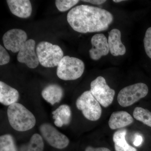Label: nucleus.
Segmentation results:
<instances>
[{
  "instance_id": "nucleus-28",
  "label": "nucleus",
  "mask_w": 151,
  "mask_h": 151,
  "mask_svg": "<svg viewBox=\"0 0 151 151\" xmlns=\"http://www.w3.org/2000/svg\"><path fill=\"white\" fill-rule=\"evenodd\" d=\"M124 1V0H113V1L115 3H120Z\"/></svg>"
},
{
  "instance_id": "nucleus-2",
  "label": "nucleus",
  "mask_w": 151,
  "mask_h": 151,
  "mask_svg": "<svg viewBox=\"0 0 151 151\" xmlns=\"http://www.w3.org/2000/svg\"><path fill=\"white\" fill-rule=\"evenodd\" d=\"M7 114L11 127L17 132H26L32 129L36 125L35 116L20 103H14L9 106Z\"/></svg>"
},
{
  "instance_id": "nucleus-26",
  "label": "nucleus",
  "mask_w": 151,
  "mask_h": 151,
  "mask_svg": "<svg viewBox=\"0 0 151 151\" xmlns=\"http://www.w3.org/2000/svg\"><path fill=\"white\" fill-rule=\"evenodd\" d=\"M143 142V138L140 135H136L135 137L134 141V145L136 147L141 145Z\"/></svg>"
},
{
  "instance_id": "nucleus-4",
  "label": "nucleus",
  "mask_w": 151,
  "mask_h": 151,
  "mask_svg": "<svg viewBox=\"0 0 151 151\" xmlns=\"http://www.w3.org/2000/svg\"><path fill=\"white\" fill-rule=\"evenodd\" d=\"M36 52L40 63L44 67L57 66L63 57V51L60 47L47 41L40 42Z\"/></svg>"
},
{
  "instance_id": "nucleus-5",
  "label": "nucleus",
  "mask_w": 151,
  "mask_h": 151,
  "mask_svg": "<svg viewBox=\"0 0 151 151\" xmlns=\"http://www.w3.org/2000/svg\"><path fill=\"white\" fill-rule=\"evenodd\" d=\"M76 105L77 109L82 112L84 117L89 121H97L102 116L101 105L90 90L85 91L78 97Z\"/></svg>"
},
{
  "instance_id": "nucleus-18",
  "label": "nucleus",
  "mask_w": 151,
  "mask_h": 151,
  "mask_svg": "<svg viewBox=\"0 0 151 151\" xmlns=\"http://www.w3.org/2000/svg\"><path fill=\"white\" fill-rule=\"evenodd\" d=\"M127 130L121 129L115 132L113 135V141L116 151H137V149L130 145L126 139Z\"/></svg>"
},
{
  "instance_id": "nucleus-16",
  "label": "nucleus",
  "mask_w": 151,
  "mask_h": 151,
  "mask_svg": "<svg viewBox=\"0 0 151 151\" xmlns=\"http://www.w3.org/2000/svg\"><path fill=\"white\" fill-rule=\"evenodd\" d=\"M42 98L52 105L59 103L63 95V90L60 85L50 84L44 88L41 92Z\"/></svg>"
},
{
  "instance_id": "nucleus-13",
  "label": "nucleus",
  "mask_w": 151,
  "mask_h": 151,
  "mask_svg": "<svg viewBox=\"0 0 151 151\" xmlns=\"http://www.w3.org/2000/svg\"><path fill=\"white\" fill-rule=\"evenodd\" d=\"M122 33L117 29H113L108 32V43L111 54L113 56L123 55L126 53V48L122 41Z\"/></svg>"
},
{
  "instance_id": "nucleus-12",
  "label": "nucleus",
  "mask_w": 151,
  "mask_h": 151,
  "mask_svg": "<svg viewBox=\"0 0 151 151\" xmlns=\"http://www.w3.org/2000/svg\"><path fill=\"white\" fill-rule=\"evenodd\" d=\"M6 2L14 15L21 18H27L31 15L32 6L29 0H7Z\"/></svg>"
},
{
  "instance_id": "nucleus-22",
  "label": "nucleus",
  "mask_w": 151,
  "mask_h": 151,
  "mask_svg": "<svg viewBox=\"0 0 151 151\" xmlns=\"http://www.w3.org/2000/svg\"><path fill=\"white\" fill-rule=\"evenodd\" d=\"M78 2V0H56L55 4L60 12H65L73 7Z\"/></svg>"
},
{
  "instance_id": "nucleus-7",
  "label": "nucleus",
  "mask_w": 151,
  "mask_h": 151,
  "mask_svg": "<svg viewBox=\"0 0 151 151\" xmlns=\"http://www.w3.org/2000/svg\"><path fill=\"white\" fill-rule=\"evenodd\" d=\"M90 91L100 105L104 108L109 107L113 103L115 91L108 86L103 76H98L91 82Z\"/></svg>"
},
{
  "instance_id": "nucleus-24",
  "label": "nucleus",
  "mask_w": 151,
  "mask_h": 151,
  "mask_svg": "<svg viewBox=\"0 0 151 151\" xmlns=\"http://www.w3.org/2000/svg\"><path fill=\"white\" fill-rule=\"evenodd\" d=\"M10 57L5 48L1 45H0V65L8 64L10 61Z\"/></svg>"
},
{
  "instance_id": "nucleus-17",
  "label": "nucleus",
  "mask_w": 151,
  "mask_h": 151,
  "mask_svg": "<svg viewBox=\"0 0 151 151\" xmlns=\"http://www.w3.org/2000/svg\"><path fill=\"white\" fill-rule=\"evenodd\" d=\"M52 119L54 124L58 127L67 125L70 123L71 119V111L68 105L63 104L52 111Z\"/></svg>"
},
{
  "instance_id": "nucleus-19",
  "label": "nucleus",
  "mask_w": 151,
  "mask_h": 151,
  "mask_svg": "<svg viewBox=\"0 0 151 151\" xmlns=\"http://www.w3.org/2000/svg\"><path fill=\"white\" fill-rule=\"evenodd\" d=\"M44 149L43 138L41 135L36 133L32 136L27 144L22 146L20 151H43Z\"/></svg>"
},
{
  "instance_id": "nucleus-25",
  "label": "nucleus",
  "mask_w": 151,
  "mask_h": 151,
  "mask_svg": "<svg viewBox=\"0 0 151 151\" xmlns=\"http://www.w3.org/2000/svg\"><path fill=\"white\" fill-rule=\"evenodd\" d=\"M85 151H111V150L106 147L94 148L91 146H88L85 149Z\"/></svg>"
},
{
  "instance_id": "nucleus-8",
  "label": "nucleus",
  "mask_w": 151,
  "mask_h": 151,
  "mask_svg": "<svg viewBox=\"0 0 151 151\" xmlns=\"http://www.w3.org/2000/svg\"><path fill=\"white\" fill-rule=\"evenodd\" d=\"M39 129L42 138L55 148L64 149L69 145V140L67 136L51 124L44 123L40 125Z\"/></svg>"
},
{
  "instance_id": "nucleus-6",
  "label": "nucleus",
  "mask_w": 151,
  "mask_h": 151,
  "mask_svg": "<svg viewBox=\"0 0 151 151\" xmlns=\"http://www.w3.org/2000/svg\"><path fill=\"white\" fill-rule=\"evenodd\" d=\"M148 92V87L145 83H136L126 86L118 94V103L122 107H129L146 97Z\"/></svg>"
},
{
  "instance_id": "nucleus-1",
  "label": "nucleus",
  "mask_w": 151,
  "mask_h": 151,
  "mask_svg": "<svg viewBox=\"0 0 151 151\" xmlns=\"http://www.w3.org/2000/svg\"><path fill=\"white\" fill-rule=\"evenodd\" d=\"M67 20L74 31L87 33L106 30L113 22V17L110 12L104 9L81 5L68 12Z\"/></svg>"
},
{
  "instance_id": "nucleus-15",
  "label": "nucleus",
  "mask_w": 151,
  "mask_h": 151,
  "mask_svg": "<svg viewBox=\"0 0 151 151\" xmlns=\"http://www.w3.org/2000/svg\"><path fill=\"white\" fill-rule=\"evenodd\" d=\"M19 97L17 89L8 85L2 81H0V103L5 106H10L17 103Z\"/></svg>"
},
{
  "instance_id": "nucleus-11",
  "label": "nucleus",
  "mask_w": 151,
  "mask_h": 151,
  "mask_svg": "<svg viewBox=\"0 0 151 151\" xmlns=\"http://www.w3.org/2000/svg\"><path fill=\"white\" fill-rule=\"evenodd\" d=\"M92 47L89 50L90 58L94 60L100 59L110 51L108 40L103 34H97L92 37L91 40Z\"/></svg>"
},
{
  "instance_id": "nucleus-23",
  "label": "nucleus",
  "mask_w": 151,
  "mask_h": 151,
  "mask_svg": "<svg viewBox=\"0 0 151 151\" xmlns=\"http://www.w3.org/2000/svg\"><path fill=\"white\" fill-rule=\"evenodd\" d=\"M144 44L146 54L151 59V27L146 31L144 39Z\"/></svg>"
},
{
  "instance_id": "nucleus-10",
  "label": "nucleus",
  "mask_w": 151,
  "mask_h": 151,
  "mask_svg": "<svg viewBox=\"0 0 151 151\" xmlns=\"http://www.w3.org/2000/svg\"><path fill=\"white\" fill-rule=\"evenodd\" d=\"M35 41L33 39L27 41L19 51L18 61L24 63L29 68H36L40 63L35 52Z\"/></svg>"
},
{
  "instance_id": "nucleus-20",
  "label": "nucleus",
  "mask_w": 151,
  "mask_h": 151,
  "mask_svg": "<svg viewBox=\"0 0 151 151\" xmlns=\"http://www.w3.org/2000/svg\"><path fill=\"white\" fill-rule=\"evenodd\" d=\"M133 116L136 120L151 127V112L147 109L136 107L133 112Z\"/></svg>"
},
{
  "instance_id": "nucleus-9",
  "label": "nucleus",
  "mask_w": 151,
  "mask_h": 151,
  "mask_svg": "<svg viewBox=\"0 0 151 151\" xmlns=\"http://www.w3.org/2000/svg\"><path fill=\"white\" fill-rule=\"evenodd\" d=\"M27 35L23 30L13 29L8 31L3 35L2 40L5 47L14 53L19 52L27 41Z\"/></svg>"
},
{
  "instance_id": "nucleus-3",
  "label": "nucleus",
  "mask_w": 151,
  "mask_h": 151,
  "mask_svg": "<svg viewBox=\"0 0 151 151\" xmlns=\"http://www.w3.org/2000/svg\"><path fill=\"white\" fill-rule=\"evenodd\" d=\"M84 69L85 65L81 59L65 55L63 56L58 65L56 74L61 80H75L83 75Z\"/></svg>"
},
{
  "instance_id": "nucleus-14",
  "label": "nucleus",
  "mask_w": 151,
  "mask_h": 151,
  "mask_svg": "<svg viewBox=\"0 0 151 151\" xmlns=\"http://www.w3.org/2000/svg\"><path fill=\"white\" fill-rule=\"evenodd\" d=\"M134 119L131 115L125 111H118L111 114L108 125L112 130L122 129L129 126L134 122Z\"/></svg>"
},
{
  "instance_id": "nucleus-21",
  "label": "nucleus",
  "mask_w": 151,
  "mask_h": 151,
  "mask_svg": "<svg viewBox=\"0 0 151 151\" xmlns=\"http://www.w3.org/2000/svg\"><path fill=\"white\" fill-rule=\"evenodd\" d=\"M0 151H17L12 135L5 134L0 137Z\"/></svg>"
},
{
  "instance_id": "nucleus-27",
  "label": "nucleus",
  "mask_w": 151,
  "mask_h": 151,
  "mask_svg": "<svg viewBox=\"0 0 151 151\" xmlns=\"http://www.w3.org/2000/svg\"><path fill=\"white\" fill-rule=\"evenodd\" d=\"M82 1L89 3L93 5H101L106 2L105 0H83Z\"/></svg>"
}]
</instances>
